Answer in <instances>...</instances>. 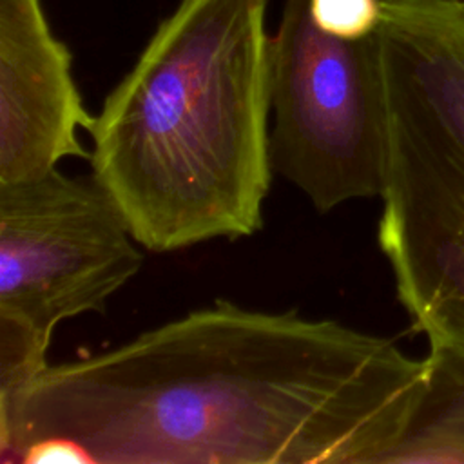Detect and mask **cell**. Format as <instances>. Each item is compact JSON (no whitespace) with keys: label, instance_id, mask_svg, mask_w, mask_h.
Segmentation results:
<instances>
[{"label":"cell","instance_id":"9","mask_svg":"<svg viewBox=\"0 0 464 464\" xmlns=\"http://www.w3.org/2000/svg\"><path fill=\"white\" fill-rule=\"evenodd\" d=\"M310 16L330 36L359 40L377 27L381 0H310Z\"/></svg>","mask_w":464,"mask_h":464},{"label":"cell","instance_id":"4","mask_svg":"<svg viewBox=\"0 0 464 464\" xmlns=\"http://www.w3.org/2000/svg\"><path fill=\"white\" fill-rule=\"evenodd\" d=\"M274 174L324 214L381 196L386 102L377 45L323 33L310 0H285L270 47Z\"/></svg>","mask_w":464,"mask_h":464},{"label":"cell","instance_id":"5","mask_svg":"<svg viewBox=\"0 0 464 464\" xmlns=\"http://www.w3.org/2000/svg\"><path fill=\"white\" fill-rule=\"evenodd\" d=\"M138 246L92 174L0 181V315L51 341L60 323L105 310L140 272Z\"/></svg>","mask_w":464,"mask_h":464},{"label":"cell","instance_id":"6","mask_svg":"<svg viewBox=\"0 0 464 464\" xmlns=\"http://www.w3.org/2000/svg\"><path fill=\"white\" fill-rule=\"evenodd\" d=\"M92 121L42 0H0V181L42 176L71 156L89 160L78 132Z\"/></svg>","mask_w":464,"mask_h":464},{"label":"cell","instance_id":"7","mask_svg":"<svg viewBox=\"0 0 464 464\" xmlns=\"http://www.w3.org/2000/svg\"><path fill=\"white\" fill-rule=\"evenodd\" d=\"M426 379L382 464H464V344L430 341Z\"/></svg>","mask_w":464,"mask_h":464},{"label":"cell","instance_id":"8","mask_svg":"<svg viewBox=\"0 0 464 464\" xmlns=\"http://www.w3.org/2000/svg\"><path fill=\"white\" fill-rule=\"evenodd\" d=\"M49 343L25 324L0 315V406L49 366Z\"/></svg>","mask_w":464,"mask_h":464},{"label":"cell","instance_id":"3","mask_svg":"<svg viewBox=\"0 0 464 464\" xmlns=\"http://www.w3.org/2000/svg\"><path fill=\"white\" fill-rule=\"evenodd\" d=\"M386 102L377 241L428 341L464 344V0H381Z\"/></svg>","mask_w":464,"mask_h":464},{"label":"cell","instance_id":"2","mask_svg":"<svg viewBox=\"0 0 464 464\" xmlns=\"http://www.w3.org/2000/svg\"><path fill=\"white\" fill-rule=\"evenodd\" d=\"M268 0H181L89 129L91 174L134 239L176 252L263 228Z\"/></svg>","mask_w":464,"mask_h":464},{"label":"cell","instance_id":"1","mask_svg":"<svg viewBox=\"0 0 464 464\" xmlns=\"http://www.w3.org/2000/svg\"><path fill=\"white\" fill-rule=\"evenodd\" d=\"M424 379L388 337L218 299L49 364L0 406V462L63 439L89 464H382Z\"/></svg>","mask_w":464,"mask_h":464}]
</instances>
